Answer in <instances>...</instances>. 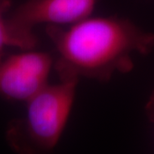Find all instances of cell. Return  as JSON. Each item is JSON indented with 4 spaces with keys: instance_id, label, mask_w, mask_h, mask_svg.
I'll return each mask as SVG.
<instances>
[{
    "instance_id": "cell-3",
    "label": "cell",
    "mask_w": 154,
    "mask_h": 154,
    "mask_svg": "<svg viewBox=\"0 0 154 154\" xmlns=\"http://www.w3.org/2000/svg\"><path fill=\"white\" fill-rule=\"evenodd\" d=\"M97 0H28L19 6L8 20L28 50L38 39L33 29L37 25H71L90 17Z\"/></svg>"
},
{
    "instance_id": "cell-5",
    "label": "cell",
    "mask_w": 154,
    "mask_h": 154,
    "mask_svg": "<svg viewBox=\"0 0 154 154\" xmlns=\"http://www.w3.org/2000/svg\"><path fill=\"white\" fill-rule=\"evenodd\" d=\"M10 5L7 0H0V53L8 46H14L27 50L26 45L11 27L5 12Z\"/></svg>"
},
{
    "instance_id": "cell-2",
    "label": "cell",
    "mask_w": 154,
    "mask_h": 154,
    "mask_svg": "<svg viewBox=\"0 0 154 154\" xmlns=\"http://www.w3.org/2000/svg\"><path fill=\"white\" fill-rule=\"evenodd\" d=\"M78 82L60 80L56 84L48 83L27 101L22 131L28 150L49 152L58 144L71 114Z\"/></svg>"
},
{
    "instance_id": "cell-4",
    "label": "cell",
    "mask_w": 154,
    "mask_h": 154,
    "mask_svg": "<svg viewBox=\"0 0 154 154\" xmlns=\"http://www.w3.org/2000/svg\"><path fill=\"white\" fill-rule=\"evenodd\" d=\"M54 69L49 52L28 51L0 62V94L7 99L28 101L48 84Z\"/></svg>"
},
{
    "instance_id": "cell-6",
    "label": "cell",
    "mask_w": 154,
    "mask_h": 154,
    "mask_svg": "<svg viewBox=\"0 0 154 154\" xmlns=\"http://www.w3.org/2000/svg\"><path fill=\"white\" fill-rule=\"evenodd\" d=\"M145 111L148 119L154 123V91L150 95L146 105L145 106Z\"/></svg>"
},
{
    "instance_id": "cell-1",
    "label": "cell",
    "mask_w": 154,
    "mask_h": 154,
    "mask_svg": "<svg viewBox=\"0 0 154 154\" xmlns=\"http://www.w3.org/2000/svg\"><path fill=\"white\" fill-rule=\"evenodd\" d=\"M56 50L54 69L59 80L88 78L101 82L134 69V53L147 55L154 33L123 17H87L69 27L47 26Z\"/></svg>"
}]
</instances>
